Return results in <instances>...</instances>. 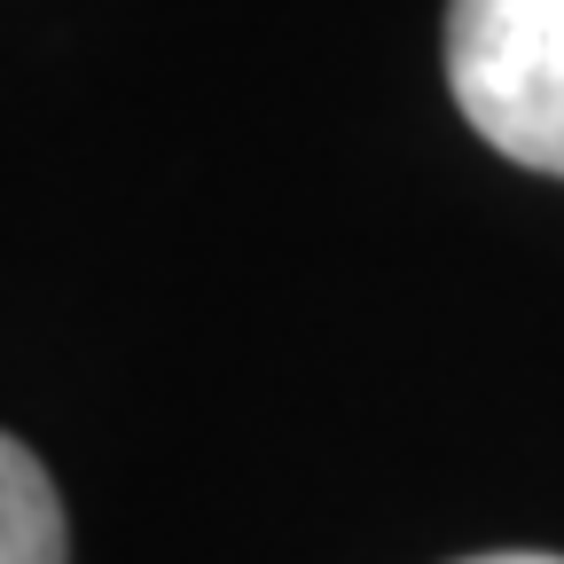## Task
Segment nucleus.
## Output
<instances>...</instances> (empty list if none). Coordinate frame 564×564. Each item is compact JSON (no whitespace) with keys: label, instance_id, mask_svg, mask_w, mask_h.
Returning a JSON list of instances; mask_svg holds the SVG:
<instances>
[{"label":"nucleus","instance_id":"nucleus-1","mask_svg":"<svg viewBox=\"0 0 564 564\" xmlns=\"http://www.w3.org/2000/svg\"><path fill=\"white\" fill-rule=\"evenodd\" d=\"M447 87L478 141L564 181V0H447Z\"/></svg>","mask_w":564,"mask_h":564},{"label":"nucleus","instance_id":"nucleus-2","mask_svg":"<svg viewBox=\"0 0 564 564\" xmlns=\"http://www.w3.org/2000/svg\"><path fill=\"white\" fill-rule=\"evenodd\" d=\"M0 564H70L55 478L9 432H0Z\"/></svg>","mask_w":564,"mask_h":564},{"label":"nucleus","instance_id":"nucleus-3","mask_svg":"<svg viewBox=\"0 0 564 564\" xmlns=\"http://www.w3.org/2000/svg\"><path fill=\"white\" fill-rule=\"evenodd\" d=\"M463 564H564V556H541V549H494V556H463Z\"/></svg>","mask_w":564,"mask_h":564}]
</instances>
